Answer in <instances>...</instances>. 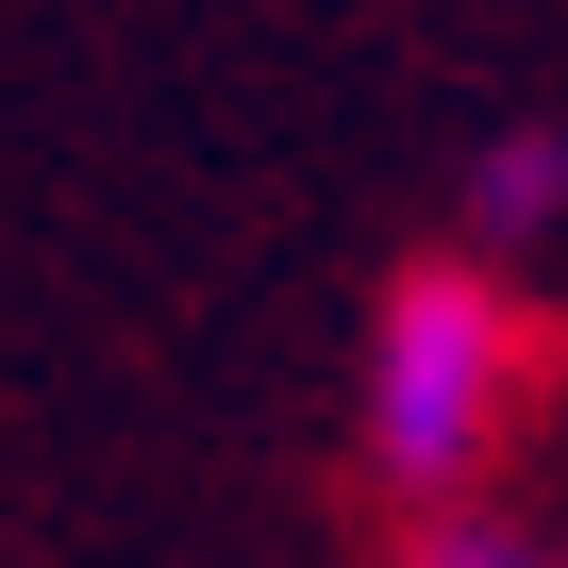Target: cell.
Here are the masks:
<instances>
[{
	"label": "cell",
	"instance_id": "cell-1",
	"mask_svg": "<svg viewBox=\"0 0 568 568\" xmlns=\"http://www.w3.org/2000/svg\"><path fill=\"white\" fill-rule=\"evenodd\" d=\"M518 368H535V335H518V302H501L468 251H452V267H402V302H385V335H368V468L418 485V501H452V485L501 452Z\"/></svg>",
	"mask_w": 568,
	"mask_h": 568
},
{
	"label": "cell",
	"instance_id": "cell-3",
	"mask_svg": "<svg viewBox=\"0 0 568 568\" xmlns=\"http://www.w3.org/2000/svg\"><path fill=\"white\" fill-rule=\"evenodd\" d=\"M418 568H535V551H501V535H435Z\"/></svg>",
	"mask_w": 568,
	"mask_h": 568
},
{
	"label": "cell",
	"instance_id": "cell-2",
	"mask_svg": "<svg viewBox=\"0 0 568 568\" xmlns=\"http://www.w3.org/2000/svg\"><path fill=\"white\" fill-rule=\"evenodd\" d=\"M551 184H568V151H551V134L485 151V234H535V217H551Z\"/></svg>",
	"mask_w": 568,
	"mask_h": 568
}]
</instances>
